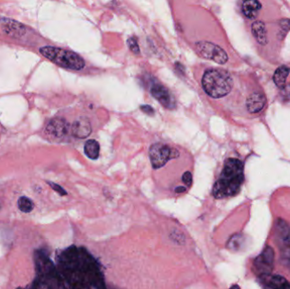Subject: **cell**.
I'll return each instance as SVG.
<instances>
[{"label": "cell", "instance_id": "obj_1", "mask_svg": "<svg viewBox=\"0 0 290 289\" xmlns=\"http://www.w3.org/2000/svg\"><path fill=\"white\" fill-rule=\"evenodd\" d=\"M59 264L71 289H106L100 264L83 248L70 247Z\"/></svg>", "mask_w": 290, "mask_h": 289}, {"label": "cell", "instance_id": "obj_2", "mask_svg": "<svg viewBox=\"0 0 290 289\" xmlns=\"http://www.w3.org/2000/svg\"><path fill=\"white\" fill-rule=\"evenodd\" d=\"M243 180V163L237 158H228L218 180L213 186L212 195L218 199L234 197L240 191Z\"/></svg>", "mask_w": 290, "mask_h": 289}, {"label": "cell", "instance_id": "obj_3", "mask_svg": "<svg viewBox=\"0 0 290 289\" xmlns=\"http://www.w3.org/2000/svg\"><path fill=\"white\" fill-rule=\"evenodd\" d=\"M202 86L210 97L220 99L231 92L234 81L231 75L224 70L210 69L204 74Z\"/></svg>", "mask_w": 290, "mask_h": 289}, {"label": "cell", "instance_id": "obj_4", "mask_svg": "<svg viewBox=\"0 0 290 289\" xmlns=\"http://www.w3.org/2000/svg\"><path fill=\"white\" fill-rule=\"evenodd\" d=\"M42 55L63 68L80 71L85 66L84 59L72 51L56 47L45 46L39 50Z\"/></svg>", "mask_w": 290, "mask_h": 289}, {"label": "cell", "instance_id": "obj_5", "mask_svg": "<svg viewBox=\"0 0 290 289\" xmlns=\"http://www.w3.org/2000/svg\"><path fill=\"white\" fill-rule=\"evenodd\" d=\"M276 242L281 252V261L290 270V227L283 220H278L276 225Z\"/></svg>", "mask_w": 290, "mask_h": 289}, {"label": "cell", "instance_id": "obj_6", "mask_svg": "<svg viewBox=\"0 0 290 289\" xmlns=\"http://www.w3.org/2000/svg\"><path fill=\"white\" fill-rule=\"evenodd\" d=\"M179 152L176 149L161 143H156L150 147V161L154 169H159L167 163L170 159L178 158Z\"/></svg>", "mask_w": 290, "mask_h": 289}, {"label": "cell", "instance_id": "obj_7", "mask_svg": "<svg viewBox=\"0 0 290 289\" xmlns=\"http://www.w3.org/2000/svg\"><path fill=\"white\" fill-rule=\"evenodd\" d=\"M275 253L270 246H265V249L260 254L259 256L253 263V270L262 278L269 277L273 270Z\"/></svg>", "mask_w": 290, "mask_h": 289}, {"label": "cell", "instance_id": "obj_8", "mask_svg": "<svg viewBox=\"0 0 290 289\" xmlns=\"http://www.w3.org/2000/svg\"><path fill=\"white\" fill-rule=\"evenodd\" d=\"M195 50L200 57L211 59L220 65L228 62V56L222 48L206 41H201L195 44Z\"/></svg>", "mask_w": 290, "mask_h": 289}, {"label": "cell", "instance_id": "obj_9", "mask_svg": "<svg viewBox=\"0 0 290 289\" xmlns=\"http://www.w3.org/2000/svg\"><path fill=\"white\" fill-rule=\"evenodd\" d=\"M150 93L152 96L158 100L164 107L167 109H173L176 107V100L172 93L169 92L166 87L161 84L155 83L150 88Z\"/></svg>", "mask_w": 290, "mask_h": 289}, {"label": "cell", "instance_id": "obj_10", "mask_svg": "<svg viewBox=\"0 0 290 289\" xmlns=\"http://www.w3.org/2000/svg\"><path fill=\"white\" fill-rule=\"evenodd\" d=\"M67 131H68V124L66 120L62 118H54L51 120L45 129V132L49 136L55 137V138H60L66 136Z\"/></svg>", "mask_w": 290, "mask_h": 289}, {"label": "cell", "instance_id": "obj_11", "mask_svg": "<svg viewBox=\"0 0 290 289\" xmlns=\"http://www.w3.org/2000/svg\"><path fill=\"white\" fill-rule=\"evenodd\" d=\"M92 132L90 121L86 117H80L73 123L72 128V133L78 138H86Z\"/></svg>", "mask_w": 290, "mask_h": 289}, {"label": "cell", "instance_id": "obj_12", "mask_svg": "<svg viewBox=\"0 0 290 289\" xmlns=\"http://www.w3.org/2000/svg\"><path fill=\"white\" fill-rule=\"evenodd\" d=\"M0 22L3 23V30L7 35L14 37H22L26 32V28L22 23L14 20L0 17Z\"/></svg>", "mask_w": 290, "mask_h": 289}, {"label": "cell", "instance_id": "obj_13", "mask_svg": "<svg viewBox=\"0 0 290 289\" xmlns=\"http://www.w3.org/2000/svg\"><path fill=\"white\" fill-rule=\"evenodd\" d=\"M266 103L265 97L259 93H254L250 94L247 100L246 106L248 111L251 114H256L262 111Z\"/></svg>", "mask_w": 290, "mask_h": 289}, {"label": "cell", "instance_id": "obj_14", "mask_svg": "<svg viewBox=\"0 0 290 289\" xmlns=\"http://www.w3.org/2000/svg\"><path fill=\"white\" fill-rule=\"evenodd\" d=\"M251 31L256 40L261 45H265L267 44V35H266V29H265L264 22L262 21H256L254 22L251 26Z\"/></svg>", "mask_w": 290, "mask_h": 289}, {"label": "cell", "instance_id": "obj_15", "mask_svg": "<svg viewBox=\"0 0 290 289\" xmlns=\"http://www.w3.org/2000/svg\"><path fill=\"white\" fill-rule=\"evenodd\" d=\"M262 9V3L257 0H246L242 5V11L247 18L255 19Z\"/></svg>", "mask_w": 290, "mask_h": 289}, {"label": "cell", "instance_id": "obj_16", "mask_svg": "<svg viewBox=\"0 0 290 289\" xmlns=\"http://www.w3.org/2000/svg\"><path fill=\"white\" fill-rule=\"evenodd\" d=\"M290 72V68L288 67L287 65H281L276 70V72L273 75V81L277 87H279L281 89H283L285 87Z\"/></svg>", "mask_w": 290, "mask_h": 289}, {"label": "cell", "instance_id": "obj_17", "mask_svg": "<svg viewBox=\"0 0 290 289\" xmlns=\"http://www.w3.org/2000/svg\"><path fill=\"white\" fill-rule=\"evenodd\" d=\"M266 285L270 289H290V283L279 275L269 277Z\"/></svg>", "mask_w": 290, "mask_h": 289}, {"label": "cell", "instance_id": "obj_18", "mask_svg": "<svg viewBox=\"0 0 290 289\" xmlns=\"http://www.w3.org/2000/svg\"><path fill=\"white\" fill-rule=\"evenodd\" d=\"M84 152L88 158L96 159L100 156V144L96 140H88L85 143Z\"/></svg>", "mask_w": 290, "mask_h": 289}, {"label": "cell", "instance_id": "obj_19", "mask_svg": "<svg viewBox=\"0 0 290 289\" xmlns=\"http://www.w3.org/2000/svg\"><path fill=\"white\" fill-rule=\"evenodd\" d=\"M18 208L24 213H30L34 208V204L26 196H22L18 199Z\"/></svg>", "mask_w": 290, "mask_h": 289}, {"label": "cell", "instance_id": "obj_20", "mask_svg": "<svg viewBox=\"0 0 290 289\" xmlns=\"http://www.w3.org/2000/svg\"><path fill=\"white\" fill-rule=\"evenodd\" d=\"M290 30V19H283L280 22V31L279 34L284 37L288 31Z\"/></svg>", "mask_w": 290, "mask_h": 289}, {"label": "cell", "instance_id": "obj_21", "mask_svg": "<svg viewBox=\"0 0 290 289\" xmlns=\"http://www.w3.org/2000/svg\"><path fill=\"white\" fill-rule=\"evenodd\" d=\"M128 46L130 48V50L131 51H132L134 53H139V47H138V44H137V41L134 37H130L129 39H128Z\"/></svg>", "mask_w": 290, "mask_h": 289}, {"label": "cell", "instance_id": "obj_22", "mask_svg": "<svg viewBox=\"0 0 290 289\" xmlns=\"http://www.w3.org/2000/svg\"><path fill=\"white\" fill-rule=\"evenodd\" d=\"M48 184H50V186H51L55 192L59 193V195L65 196L67 194L66 190L64 189L62 186H59L58 184H53V183H51V182H49Z\"/></svg>", "mask_w": 290, "mask_h": 289}, {"label": "cell", "instance_id": "obj_23", "mask_svg": "<svg viewBox=\"0 0 290 289\" xmlns=\"http://www.w3.org/2000/svg\"><path fill=\"white\" fill-rule=\"evenodd\" d=\"M183 182L184 184L187 186H190L193 183V177L189 171H186L184 175H183Z\"/></svg>", "mask_w": 290, "mask_h": 289}, {"label": "cell", "instance_id": "obj_24", "mask_svg": "<svg viewBox=\"0 0 290 289\" xmlns=\"http://www.w3.org/2000/svg\"><path fill=\"white\" fill-rule=\"evenodd\" d=\"M282 96L284 98V102L290 103V83L283 88Z\"/></svg>", "mask_w": 290, "mask_h": 289}, {"label": "cell", "instance_id": "obj_25", "mask_svg": "<svg viewBox=\"0 0 290 289\" xmlns=\"http://www.w3.org/2000/svg\"><path fill=\"white\" fill-rule=\"evenodd\" d=\"M141 109L145 112L148 115H153L154 113H155L153 108L150 105H142L141 106Z\"/></svg>", "mask_w": 290, "mask_h": 289}, {"label": "cell", "instance_id": "obj_26", "mask_svg": "<svg viewBox=\"0 0 290 289\" xmlns=\"http://www.w3.org/2000/svg\"><path fill=\"white\" fill-rule=\"evenodd\" d=\"M185 191H186V187H185V186H178V187L175 189V192L177 193H184Z\"/></svg>", "mask_w": 290, "mask_h": 289}, {"label": "cell", "instance_id": "obj_27", "mask_svg": "<svg viewBox=\"0 0 290 289\" xmlns=\"http://www.w3.org/2000/svg\"><path fill=\"white\" fill-rule=\"evenodd\" d=\"M229 289H241L240 287L238 286V285H233V286L230 288Z\"/></svg>", "mask_w": 290, "mask_h": 289}]
</instances>
